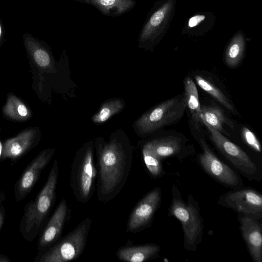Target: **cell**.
<instances>
[{
    "mask_svg": "<svg viewBox=\"0 0 262 262\" xmlns=\"http://www.w3.org/2000/svg\"><path fill=\"white\" fill-rule=\"evenodd\" d=\"M146 143L161 159L174 157L179 160H182L191 154L184 141L177 137H161Z\"/></svg>",
    "mask_w": 262,
    "mask_h": 262,
    "instance_id": "2e32d148",
    "label": "cell"
},
{
    "mask_svg": "<svg viewBox=\"0 0 262 262\" xmlns=\"http://www.w3.org/2000/svg\"><path fill=\"white\" fill-rule=\"evenodd\" d=\"M6 210L4 206H0V231L1 230L5 222Z\"/></svg>",
    "mask_w": 262,
    "mask_h": 262,
    "instance_id": "f1b7e54d",
    "label": "cell"
},
{
    "mask_svg": "<svg viewBox=\"0 0 262 262\" xmlns=\"http://www.w3.org/2000/svg\"><path fill=\"white\" fill-rule=\"evenodd\" d=\"M201 118L202 122L209 131L210 139L216 148L237 172L250 181H260L261 179V172L250 157L223 134L206 122L202 118Z\"/></svg>",
    "mask_w": 262,
    "mask_h": 262,
    "instance_id": "ba28073f",
    "label": "cell"
},
{
    "mask_svg": "<svg viewBox=\"0 0 262 262\" xmlns=\"http://www.w3.org/2000/svg\"><path fill=\"white\" fill-rule=\"evenodd\" d=\"M5 37V29L0 18V47L4 42Z\"/></svg>",
    "mask_w": 262,
    "mask_h": 262,
    "instance_id": "f546056e",
    "label": "cell"
},
{
    "mask_svg": "<svg viewBox=\"0 0 262 262\" xmlns=\"http://www.w3.org/2000/svg\"><path fill=\"white\" fill-rule=\"evenodd\" d=\"M39 139L37 130L31 128L7 140L3 144L1 161L7 159L12 162L16 161L34 148L38 144Z\"/></svg>",
    "mask_w": 262,
    "mask_h": 262,
    "instance_id": "9a60e30c",
    "label": "cell"
},
{
    "mask_svg": "<svg viewBox=\"0 0 262 262\" xmlns=\"http://www.w3.org/2000/svg\"><path fill=\"white\" fill-rule=\"evenodd\" d=\"M125 106V102L122 99H110L105 102L99 110L93 116L92 120L95 123H103L113 115L120 113Z\"/></svg>",
    "mask_w": 262,
    "mask_h": 262,
    "instance_id": "cb8c5ba5",
    "label": "cell"
},
{
    "mask_svg": "<svg viewBox=\"0 0 262 262\" xmlns=\"http://www.w3.org/2000/svg\"><path fill=\"white\" fill-rule=\"evenodd\" d=\"M70 213L67 202L62 199L39 234L37 245L39 252L50 247L60 237Z\"/></svg>",
    "mask_w": 262,
    "mask_h": 262,
    "instance_id": "4fadbf2b",
    "label": "cell"
},
{
    "mask_svg": "<svg viewBox=\"0 0 262 262\" xmlns=\"http://www.w3.org/2000/svg\"><path fill=\"white\" fill-rule=\"evenodd\" d=\"M177 0H159L149 11L138 37V47L152 50L167 33L175 13Z\"/></svg>",
    "mask_w": 262,
    "mask_h": 262,
    "instance_id": "8992f818",
    "label": "cell"
},
{
    "mask_svg": "<svg viewBox=\"0 0 262 262\" xmlns=\"http://www.w3.org/2000/svg\"><path fill=\"white\" fill-rule=\"evenodd\" d=\"M242 237L254 262L262 261V228L258 220L238 214Z\"/></svg>",
    "mask_w": 262,
    "mask_h": 262,
    "instance_id": "5bb4252c",
    "label": "cell"
},
{
    "mask_svg": "<svg viewBox=\"0 0 262 262\" xmlns=\"http://www.w3.org/2000/svg\"><path fill=\"white\" fill-rule=\"evenodd\" d=\"M23 40L28 52L38 66L42 68H47L51 65V54L44 42L38 40L29 33L24 34Z\"/></svg>",
    "mask_w": 262,
    "mask_h": 262,
    "instance_id": "44dd1931",
    "label": "cell"
},
{
    "mask_svg": "<svg viewBox=\"0 0 262 262\" xmlns=\"http://www.w3.org/2000/svg\"><path fill=\"white\" fill-rule=\"evenodd\" d=\"M54 152L53 148L44 149L27 166L14 184L16 201H21L30 193L37 183L42 171L51 160Z\"/></svg>",
    "mask_w": 262,
    "mask_h": 262,
    "instance_id": "7c38bea8",
    "label": "cell"
},
{
    "mask_svg": "<svg viewBox=\"0 0 262 262\" xmlns=\"http://www.w3.org/2000/svg\"><path fill=\"white\" fill-rule=\"evenodd\" d=\"M3 145L2 143L1 140H0V162L2 160V157L3 155Z\"/></svg>",
    "mask_w": 262,
    "mask_h": 262,
    "instance_id": "d6a6232c",
    "label": "cell"
},
{
    "mask_svg": "<svg viewBox=\"0 0 262 262\" xmlns=\"http://www.w3.org/2000/svg\"><path fill=\"white\" fill-rule=\"evenodd\" d=\"M198 142L202 149V152L198 157L201 168L210 177L224 186L232 189L243 187V183L239 175L220 160L203 139H200Z\"/></svg>",
    "mask_w": 262,
    "mask_h": 262,
    "instance_id": "30bf717a",
    "label": "cell"
},
{
    "mask_svg": "<svg viewBox=\"0 0 262 262\" xmlns=\"http://www.w3.org/2000/svg\"><path fill=\"white\" fill-rule=\"evenodd\" d=\"M215 18L212 12H198L188 18L182 30V33L187 35L200 36L212 28Z\"/></svg>",
    "mask_w": 262,
    "mask_h": 262,
    "instance_id": "d6986e66",
    "label": "cell"
},
{
    "mask_svg": "<svg viewBox=\"0 0 262 262\" xmlns=\"http://www.w3.org/2000/svg\"><path fill=\"white\" fill-rule=\"evenodd\" d=\"M93 6L104 15L117 17L132 10L136 0H72Z\"/></svg>",
    "mask_w": 262,
    "mask_h": 262,
    "instance_id": "ac0fdd59",
    "label": "cell"
},
{
    "mask_svg": "<svg viewBox=\"0 0 262 262\" xmlns=\"http://www.w3.org/2000/svg\"><path fill=\"white\" fill-rule=\"evenodd\" d=\"M194 79L198 85L202 90L208 93L227 109L234 112L235 109L228 98L214 84L199 75H195Z\"/></svg>",
    "mask_w": 262,
    "mask_h": 262,
    "instance_id": "d4e9b609",
    "label": "cell"
},
{
    "mask_svg": "<svg viewBox=\"0 0 262 262\" xmlns=\"http://www.w3.org/2000/svg\"><path fill=\"white\" fill-rule=\"evenodd\" d=\"M142 155L146 167L152 178L157 179L165 174L161 159L153 152L147 143L143 147Z\"/></svg>",
    "mask_w": 262,
    "mask_h": 262,
    "instance_id": "484cf974",
    "label": "cell"
},
{
    "mask_svg": "<svg viewBox=\"0 0 262 262\" xmlns=\"http://www.w3.org/2000/svg\"><path fill=\"white\" fill-rule=\"evenodd\" d=\"M92 223L91 218H85L55 244L39 252L34 261L67 262L77 259L84 250Z\"/></svg>",
    "mask_w": 262,
    "mask_h": 262,
    "instance_id": "5b68a950",
    "label": "cell"
},
{
    "mask_svg": "<svg viewBox=\"0 0 262 262\" xmlns=\"http://www.w3.org/2000/svg\"><path fill=\"white\" fill-rule=\"evenodd\" d=\"M162 191L156 187L147 193L135 206L129 216L126 232L137 233L149 227L160 206Z\"/></svg>",
    "mask_w": 262,
    "mask_h": 262,
    "instance_id": "8fae6325",
    "label": "cell"
},
{
    "mask_svg": "<svg viewBox=\"0 0 262 262\" xmlns=\"http://www.w3.org/2000/svg\"><path fill=\"white\" fill-rule=\"evenodd\" d=\"M246 47V37L240 30L232 37L226 48L224 56L226 64L232 68L238 66L244 56Z\"/></svg>",
    "mask_w": 262,
    "mask_h": 262,
    "instance_id": "ffe728a7",
    "label": "cell"
},
{
    "mask_svg": "<svg viewBox=\"0 0 262 262\" xmlns=\"http://www.w3.org/2000/svg\"><path fill=\"white\" fill-rule=\"evenodd\" d=\"M186 107L184 97H174L148 110L134 124L138 133L147 135L179 121Z\"/></svg>",
    "mask_w": 262,
    "mask_h": 262,
    "instance_id": "52a82bcc",
    "label": "cell"
},
{
    "mask_svg": "<svg viewBox=\"0 0 262 262\" xmlns=\"http://www.w3.org/2000/svg\"><path fill=\"white\" fill-rule=\"evenodd\" d=\"M10 258L5 255L0 254V262H11Z\"/></svg>",
    "mask_w": 262,
    "mask_h": 262,
    "instance_id": "4dcf8cb0",
    "label": "cell"
},
{
    "mask_svg": "<svg viewBox=\"0 0 262 262\" xmlns=\"http://www.w3.org/2000/svg\"><path fill=\"white\" fill-rule=\"evenodd\" d=\"M201 118L210 125L223 134L229 136L224 128L225 124L231 129L234 128L233 123L225 115L223 111L216 106H201Z\"/></svg>",
    "mask_w": 262,
    "mask_h": 262,
    "instance_id": "603a6c76",
    "label": "cell"
},
{
    "mask_svg": "<svg viewBox=\"0 0 262 262\" xmlns=\"http://www.w3.org/2000/svg\"><path fill=\"white\" fill-rule=\"evenodd\" d=\"M168 215L175 217L181 224L185 249L194 252L202 242L204 229L198 202L191 194L187 196L186 201H184L176 185L172 187Z\"/></svg>",
    "mask_w": 262,
    "mask_h": 262,
    "instance_id": "3957f363",
    "label": "cell"
},
{
    "mask_svg": "<svg viewBox=\"0 0 262 262\" xmlns=\"http://www.w3.org/2000/svg\"><path fill=\"white\" fill-rule=\"evenodd\" d=\"M94 144L89 141L77 151L73 160L70 185L73 194L78 202L85 203L92 196L97 171L94 163Z\"/></svg>",
    "mask_w": 262,
    "mask_h": 262,
    "instance_id": "277c9868",
    "label": "cell"
},
{
    "mask_svg": "<svg viewBox=\"0 0 262 262\" xmlns=\"http://www.w3.org/2000/svg\"><path fill=\"white\" fill-rule=\"evenodd\" d=\"M58 164L55 160L42 189L24 209L19 231L28 242H32L40 234L54 204L59 173Z\"/></svg>",
    "mask_w": 262,
    "mask_h": 262,
    "instance_id": "7a4b0ae2",
    "label": "cell"
},
{
    "mask_svg": "<svg viewBox=\"0 0 262 262\" xmlns=\"http://www.w3.org/2000/svg\"><path fill=\"white\" fill-rule=\"evenodd\" d=\"M94 146L98 167L97 198L106 203L118 195L127 181L133 149L125 135H112L107 142L98 137Z\"/></svg>",
    "mask_w": 262,
    "mask_h": 262,
    "instance_id": "6da1fadb",
    "label": "cell"
},
{
    "mask_svg": "<svg viewBox=\"0 0 262 262\" xmlns=\"http://www.w3.org/2000/svg\"><path fill=\"white\" fill-rule=\"evenodd\" d=\"M242 136L246 144L257 152L261 151L260 144L254 134L249 129L244 127L242 129Z\"/></svg>",
    "mask_w": 262,
    "mask_h": 262,
    "instance_id": "83f0119b",
    "label": "cell"
},
{
    "mask_svg": "<svg viewBox=\"0 0 262 262\" xmlns=\"http://www.w3.org/2000/svg\"><path fill=\"white\" fill-rule=\"evenodd\" d=\"M184 97L186 107L190 113L192 123L195 128L199 130L202 122L201 104L195 84L189 77H186L184 80Z\"/></svg>",
    "mask_w": 262,
    "mask_h": 262,
    "instance_id": "7402d4cb",
    "label": "cell"
},
{
    "mask_svg": "<svg viewBox=\"0 0 262 262\" xmlns=\"http://www.w3.org/2000/svg\"><path fill=\"white\" fill-rule=\"evenodd\" d=\"M217 203L239 214L257 220L262 217V195L251 188L232 189L222 194Z\"/></svg>",
    "mask_w": 262,
    "mask_h": 262,
    "instance_id": "9c48e42d",
    "label": "cell"
},
{
    "mask_svg": "<svg viewBox=\"0 0 262 262\" xmlns=\"http://www.w3.org/2000/svg\"><path fill=\"white\" fill-rule=\"evenodd\" d=\"M5 200V195L3 191L0 190V206Z\"/></svg>",
    "mask_w": 262,
    "mask_h": 262,
    "instance_id": "1f68e13d",
    "label": "cell"
},
{
    "mask_svg": "<svg viewBox=\"0 0 262 262\" xmlns=\"http://www.w3.org/2000/svg\"><path fill=\"white\" fill-rule=\"evenodd\" d=\"M5 110L7 114L13 117L25 118L29 116V111L26 105L15 98L9 99Z\"/></svg>",
    "mask_w": 262,
    "mask_h": 262,
    "instance_id": "4316f807",
    "label": "cell"
},
{
    "mask_svg": "<svg viewBox=\"0 0 262 262\" xmlns=\"http://www.w3.org/2000/svg\"><path fill=\"white\" fill-rule=\"evenodd\" d=\"M161 247L150 243L139 245H126L116 251V256L120 260L127 262H143L157 257Z\"/></svg>",
    "mask_w": 262,
    "mask_h": 262,
    "instance_id": "e0dca14e",
    "label": "cell"
}]
</instances>
